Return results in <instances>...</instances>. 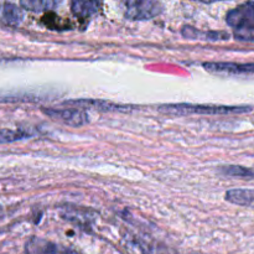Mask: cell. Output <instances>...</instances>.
Segmentation results:
<instances>
[{
	"instance_id": "cell-1",
	"label": "cell",
	"mask_w": 254,
	"mask_h": 254,
	"mask_svg": "<svg viewBox=\"0 0 254 254\" xmlns=\"http://www.w3.org/2000/svg\"><path fill=\"white\" fill-rule=\"evenodd\" d=\"M226 22L233 29L235 37L240 41H254V1H246L230 10Z\"/></svg>"
},
{
	"instance_id": "cell-2",
	"label": "cell",
	"mask_w": 254,
	"mask_h": 254,
	"mask_svg": "<svg viewBox=\"0 0 254 254\" xmlns=\"http://www.w3.org/2000/svg\"><path fill=\"white\" fill-rule=\"evenodd\" d=\"M161 113L170 116H191V114H211V116H225V114H242L253 111L248 106H203V104H165L159 108Z\"/></svg>"
},
{
	"instance_id": "cell-3",
	"label": "cell",
	"mask_w": 254,
	"mask_h": 254,
	"mask_svg": "<svg viewBox=\"0 0 254 254\" xmlns=\"http://www.w3.org/2000/svg\"><path fill=\"white\" fill-rule=\"evenodd\" d=\"M161 11L163 6L159 0H124V15L129 20L153 19Z\"/></svg>"
},
{
	"instance_id": "cell-4",
	"label": "cell",
	"mask_w": 254,
	"mask_h": 254,
	"mask_svg": "<svg viewBox=\"0 0 254 254\" xmlns=\"http://www.w3.org/2000/svg\"><path fill=\"white\" fill-rule=\"evenodd\" d=\"M44 113H46L54 121L64 123L68 127H82L86 126L89 122L88 114L78 107L71 108H44Z\"/></svg>"
},
{
	"instance_id": "cell-5",
	"label": "cell",
	"mask_w": 254,
	"mask_h": 254,
	"mask_svg": "<svg viewBox=\"0 0 254 254\" xmlns=\"http://www.w3.org/2000/svg\"><path fill=\"white\" fill-rule=\"evenodd\" d=\"M211 73L222 74H254V64H233V62H206L202 64Z\"/></svg>"
},
{
	"instance_id": "cell-6",
	"label": "cell",
	"mask_w": 254,
	"mask_h": 254,
	"mask_svg": "<svg viewBox=\"0 0 254 254\" xmlns=\"http://www.w3.org/2000/svg\"><path fill=\"white\" fill-rule=\"evenodd\" d=\"M64 104L67 106H74L78 108H92L98 109L103 112H113V111H130V107H126L123 104H116L112 102L99 101V99H72V101L64 102Z\"/></svg>"
},
{
	"instance_id": "cell-7",
	"label": "cell",
	"mask_w": 254,
	"mask_h": 254,
	"mask_svg": "<svg viewBox=\"0 0 254 254\" xmlns=\"http://www.w3.org/2000/svg\"><path fill=\"white\" fill-rule=\"evenodd\" d=\"M225 198L233 205L254 208V189H232L226 192Z\"/></svg>"
},
{
	"instance_id": "cell-8",
	"label": "cell",
	"mask_w": 254,
	"mask_h": 254,
	"mask_svg": "<svg viewBox=\"0 0 254 254\" xmlns=\"http://www.w3.org/2000/svg\"><path fill=\"white\" fill-rule=\"evenodd\" d=\"M184 37L193 40H206V41H225L230 39V35L225 31H200L191 26H184L181 30Z\"/></svg>"
},
{
	"instance_id": "cell-9",
	"label": "cell",
	"mask_w": 254,
	"mask_h": 254,
	"mask_svg": "<svg viewBox=\"0 0 254 254\" xmlns=\"http://www.w3.org/2000/svg\"><path fill=\"white\" fill-rule=\"evenodd\" d=\"M99 9V0H71L72 14L79 19H87Z\"/></svg>"
},
{
	"instance_id": "cell-10",
	"label": "cell",
	"mask_w": 254,
	"mask_h": 254,
	"mask_svg": "<svg viewBox=\"0 0 254 254\" xmlns=\"http://www.w3.org/2000/svg\"><path fill=\"white\" fill-rule=\"evenodd\" d=\"M61 2L62 0H20V5L32 12L50 11L56 9Z\"/></svg>"
},
{
	"instance_id": "cell-11",
	"label": "cell",
	"mask_w": 254,
	"mask_h": 254,
	"mask_svg": "<svg viewBox=\"0 0 254 254\" xmlns=\"http://www.w3.org/2000/svg\"><path fill=\"white\" fill-rule=\"evenodd\" d=\"M1 20L9 26H19L24 20V12L14 4H5L1 9Z\"/></svg>"
},
{
	"instance_id": "cell-12",
	"label": "cell",
	"mask_w": 254,
	"mask_h": 254,
	"mask_svg": "<svg viewBox=\"0 0 254 254\" xmlns=\"http://www.w3.org/2000/svg\"><path fill=\"white\" fill-rule=\"evenodd\" d=\"M26 251L29 253H55L59 252V247L47 241L34 238L26 245Z\"/></svg>"
},
{
	"instance_id": "cell-13",
	"label": "cell",
	"mask_w": 254,
	"mask_h": 254,
	"mask_svg": "<svg viewBox=\"0 0 254 254\" xmlns=\"http://www.w3.org/2000/svg\"><path fill=\"white\" fill-rule=\"evenodd\" d=\"M32 136L29 131L22 130V129H16V130H12V129H0V145L1 144H9L14 143V141L22 140V139H26Z\"/></svg>"
},
{
	"instance_id": "cell-14",
	"label": "cell",
	"mask_w": 254,
	"mask_h": 254,
	"mask_svg": "<svg viewBox=\"0 0 254 254\" xmlns=\"http://www.w3.org/2000/svg\"><path fill=\"white\" fill-rule=\"evenodd\" d=\"M222 175L226 176H232V178H242V179H253L254 178V171L251 169L243 168L240 165H227V166H221L218 169Z\"/></svg>"
},
{
	"instance_id": "cell-15",
	"label": "cell",
	"mask_w": 254,
	"mask_h": 254,
	"mask_svg": "<svg viewBox=\"0 0 254 254\" xmlns=\"http://www.w3.org/2000/svg\"><path fill=\"white\" fill-rule=\"evenodd\" d=\"M196 1H200V2H206V4H210V2H215V1H218V0H196Z\"/></svg>"
}]
</instances>
